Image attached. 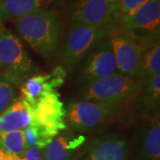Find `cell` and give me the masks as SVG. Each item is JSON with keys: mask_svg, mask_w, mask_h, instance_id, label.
Listing matches in <instances>:
<instances>
[{"mask_svg": "<svg viewBox=\"0 0 160 160\" xmlns=\"http://www.w3.org/2000/svg\"><path fill=\"white\" fill-rule=\"evenodd\" d=\"M16 29L29 46L47 62L55 57L63 38L58 11L29 13L16 20Z\"/></svg>", "mask_w": 160, "mask_h": 160, "instance_id": "obj_1", "label": "cell"}, {"mask_svg": "<svg viewBox=\"0 0 160 160\" xmlns=\"http://www.w3.org/2000/svg\"><path fill=\"white\" fill-rule=\"evenodd\" d=\"M128 106L86 100L70 101L66 105L67 128L79 134L100 133L125 113Z\"/></svg>", "mask_w": 160, "mask_h": 160, "instance_id": "obj_2", "label": "cell"}, {"mask_svg": "<svg viewBox=\"0 0 160 160\" xmlns=\"http://www.w3.org/2000/svg\"><path fill=\"white\" fill-rule=\"evenodd\" d=\"M80 86L82 100L129 106L142 90L144 85L138 78L116 72Z\"/></svg>", "mask_w": 160, "mask_h": 160, "instance_id": "obj_3", "label": "cell"}, {"mask_svg": "<svg viewBox=\"0 0 160 160\" xmlns=\"http://www.w3.org/2000/svg\"><path fill=\"white\" fill-rule=\"evenodd\" d=\"M113 28V22L102 27L72 23L65 38L60 65L66 71L73 70L98 42L106 38Z\"/></svg>", "mask_w": 160, "mask_h": 160, "instance_id": "obj_4", "label": "cell"}, {"mask_svg": "<svg viewBox=\"0 0 160 160\" xmlns=\"http://www.w3.org/2000/svg\"><path fill=\"white\" fill-rule=\"evenodd\" d=\"M20 38L12 31L0 32V71L9 76L19 87L30 77L38 74Z\"/></svg>", "mask_w": 160, "mask_h": 160, "instance_id": "obj_5", "label": "cell"}, {"mask_svg": "<svg viewBox=\"0 0 160 160\" xmlns=\"http://www.w3.org/2000/svg\"><path fill=\"white\" fill-rule=\"evenodd\" d=\"M117 0H69L66 15L72 23L102 27L118 17Z\"/></svg>", "mask_w": 160, "mask_h": 160, "instance_id": "obj_6", "label": "cell"}, {"mask_svg": "<svg viewBox=\"0 0 160 160\" xmlns=\"http://www.w3.org/2000/svg\"><path fill=\"white\" fill-rule=\"evenodd\" d=\"M125 30L137 38L144 47L159 42L160 2L149 0L136 11L121 17Z\"/></svg>", "mask_w": 160, "mask_h": 160, "instance_id": "obj_7", "label": "cell"}, {"mask_svg": "<svg viewBox=\"0 0 160 160\" xmlns=\"http://www.w3.org/2000/svg\"><path fill=\"white\" fill-rule=\"evenodd\" d=\"M109 40L114 53L117 72L130 78H138L145 47L133 36L125 29L109 32Z\"/></svg>", "mask_w": 160, "mask_h": 160, "instance_id": "obj_8", "label": "cell"}, {"mask_svg": "<svg viewBox=\"0 0 160 160\" xmlns=\"http://www.w3.org/2000/svg\"><path fill=\"white\" fill-rule=\"evenodd\" d=\"M117 72L112 46L108 38L92 47L79 64L77 80L80 86L102 79Z\"/></svg>", "mask_w": 160, "mask_h": 160, "instance_id": "obj_9", "label": "cell"}, {"mask_svg": "<svg viewBox=\"0 0 160 160\" xmlns=\"http://www.w3.org/2000/svg\"><path fill=\"white\" fill-rule=\"evenodd\" d=\"M75 160H130V146L119 134H106L86 140Z\"/></svg>", "mask_w": 160, "mask_h": 160, "instance_id": "obj_10", "label": "cell"}, {"mask_svg": "<svg viewBox=\"0 0 160 160\" xmlns=\"http://www.w3.org/2000/svg\"><path fill=\"white\" fill-rule=\"evenodd\" d=\"M66 76L67 71L61 65L56 66L50 73L34 75L20 86L21 96L35 108L43 98L55 92L62 86Z\"/></svg>", "mask_w": 160, "mask_h": 160, "instance_id": "obj_11", "label": "cell"}, {"mask_svg": "<svg viewBox=\"0 0 160 160\" xmlns=\"http://www.w3.org/2000/svg\"><path fill=\"white\" fill-rule=\"evenodd\" d=\"M134 160H160V114L143 121L133 139Z\"/></svg>", "mask_w": 160, "mask_h": 160, "instance_id": "obj_12", "label": "cell"}, {"mask_svg": "<svg viewBox=\"0 0 160 160\" xmlns=\"http://www.w3.org/2000/svg\"><path fill=\"white\" fill-rule=\"evenodd\" d=\"M67 0H0V20H17L29 13L58 11Z\"/></svg>", "mask_w": 160, "mask_h": 160, "instance_id": "obj_13", "label": "cell"}, {"mask_svg": "<svg viewBox=\"0 0 160 160\" xmlns=\"http://www.w3.org/2000/svg\"><path fill=\"white\" fill-rule=\"evenodd\" d=\"M65 116V105L57 92L43 98L34 108L36 121L59 133L67 129Z\"/></svg>", "mask_w": 160, "mask_h": 160, "instance_id": "obj_14", "label": "cell"}, {"mask_svg": "<svg viewBox=\"0 0 160 160\" xmlns=\"http://www.w3.org/2000/svg\"><path fill=\"white\" fill-rule=\"evenodd\" d=\"M86 142L85 135L67 128L61 132L44 149L45 160H75Z\"/></svg>", "mask_w": 160, "mask_h": 160, "instance_id": "obj_15", "label": "cell"}, {"mask_svg": "<svg viewBox=\"0 0 160 160\" xmlns=\"http://www.w3.org/2000/svg\"><path fill=\"white\" fill-rule=\"evenodd\" d=\"M34 116V108L22 96L16 97L0 114V132L22 131Z\"/></svg>", "mask_w": 160, "mask_h": 160, "instance_id": "obj_16", "label": "cell"}, {"mask_svg": "<svg viewBox=\"0 0 160 160\" xmlns=\"http://www.w3.org/2000/svg\"><path fill=\"white\" fill-rule=\"evenodd\" d=\"M132 103L135 108L136 114L144 120L159 112L160 73L144 86Z\"/></svg>", "mask_w": 160, "mask_h": 160, "instance_id": "obj_17", "label": "cell"}, {"mask_svg": "<svg viewBox=\"0 0 160 160\" xmlns=\"http://www.w3.org/2000/svg\"><path fill=\"white\" fill-rule=\"evenodd\" d=\"M27 147H33L38 149H45L46 146L59 134L48 127L37 122L34 116L29 126L22 130Z\"/></svg>", "mask_w": 160, "mask_h": 160, "instance_id": "obj_18", "label": "cell"}, {"mask_svg": "<svg viewBox=\"0 0 160 160\" xmlns=\"http://www.w3.org/2000/svg\"><path fill=\"white\" fill-rule=\"evenodd\" d=\"M160 71V45L157 42L145 47L138 79L147 85L150 80Z\"/></svg>", "mask_w": 160, "mask_h": 160, "instance_id": "obj_19", "label": "cell"}, {"mask_svg": "<svg viewBox=\"0 0 160 160\" xmlns=\"http://www.w3.org/2000/svg\"><path fill=\"white\" fill-rule=\"evenodd\" d=\"M27 148L23 131L0 132V149L5 152L22 156Z\"/></svg>", "mask_w": 160, "mask_h": 160, "instance_id": "obj_20", "label": "cell"}, {"mask_svg": "<svg viewBox=\"0 0 160 160\" xmlns=\"http://www.w3.org/2000/svg\"><path fill=\"white\" fill-rule=\"evenodd\" d=\"M19 86L9 76L0 73V114L17 97Z\"/></svg>", "mask_w": 160, "mask_h": 160, "instance_id": "obj_21", "label": "cell"}, {"mask_svg": "<svg viewBox=\"0 0 160 160\" xmlns=\"http://www.w3.org/2000/svg\"><path fill=\"white\" fill-rule=\"evenodd\" d=\"M149 0H120L118 4V17H123L136 11Z\"/></svg>", "mask_w": 160, "mask_h": 160, "instance_id": "obj_22", "label": "cell"}, {"mask_svg": "<svg viewBox=\"0 0 160 160\" xmlns=\"http://www.w3.org/2000/svg\"><path fill=\"white\" fill-rule=\"evenodd\" d=\"M21 158L22 160H45L44 149L27 147Z\"/></svg>", "mask_w": 160, "mask_h": 160, "instance_id": "obj_23", "label": "cell"}, {"mask_svg": "<svg viewBox=\"0 0 160 160\" xmlns=\"http://www.w3.org/2000/svg\"><path fill=\"white\" fill-rule=\"evenodd\" d=\"M0 160H22V158L20 157H18L16 155L11 154V153H8V152H5L3 153V156L1 158Z\"/></svg>", "mask_w": 160, "mask_h": 160, "instance_id": "obj_24", "label": "cell"}, {"mask_svg": "<svg viewBox=\"0 0 160 160\" xmlns=\"http://www.w3.org/2000/svg\"><path fill=\"white\" fill-rule=\"evenodd\" d=\"M3 153H4V151H3L2 149H0V159H1V158H2V156H3Z\"/></svg>", "mask_w": 160, "mask_h": 160, "instance_id": "obj_25", "label": "cell"}, {"mask_svg": "<svg viewBox=\"0 0 160 160\" xmlns=\"http://www.w3.org/2000/svg\"><path fill=\"white\" fill-rule=\"evenodd\" d=\"M4 29V27H3V25H0V32L2 31Z\"/></svg>", "mask_w": 160, "mask_h": 160, "instance_id": "obj_26", "label": "cell"}, {"mask_svg": "<svg viewBox=\"0 0 160 160\" xmlns=\"http://www.w3.org/2000/svg\"><path fill=\"white\" fill-rule=\"evenodd\" d=\"M0 25H3V23H2V21L0 20Z\"/></svg>", "mask_w": 160, "mask_h": 160, "instance_id": "obj_27", "label": "cell"}, {"mask_svg": "<svg viewBox=\"0 0 160 160\" xmlns=\"http://www.w3.org/2000/svg\"><path fill=\"white\" fill-rule=\"evenodd\" d=\"M117 1H118V3H119V2H120V0H117Z\"/></svg>", "mask_w": 160, "mask_h": 160, "instance_id": "obj_28", "label": "cell"}]
</instances>
